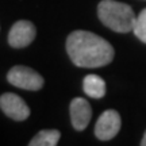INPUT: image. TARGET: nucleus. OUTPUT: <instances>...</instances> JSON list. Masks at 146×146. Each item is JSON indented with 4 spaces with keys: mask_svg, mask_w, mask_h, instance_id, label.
Listing matches in <instances>:
<instances>
[{
    "mask_svg": "<svg viewBox=\"0 0 146 146\" xmlns=\"http://www.w3.org/2000/svg\"><path fill=\"white\" fill-rule=\"evenodd\" d=\"M7 80L14 87L27 91H39L45 83L39 73L25 65H16L11 68L7 73Z\"/></svg>",
    "mask_w": 146,
    "mask_h": 146,
    "instance_id": "7ed1b4c3",
    "label": "nucleus"
},
{
    "mask_svg": "<svg viewBox=\"0 0 146 146\" xmlns=\"http://www.w3.org/2000/svg\"><path fill=\"white\" fill-rule=\"evenodd\" d=\"M133 33L135 34V36L142 41L143 43H146V8L141 11V14L137 16L135 21V26Z\"/></svg>",
    "mask_w": 146,
    "mask_h": 146,
    "instance_id": "9d476101",
    "label": "nucleus"
},
{
    "mask_svg": "<svg viewBox=\"0 0 146 146\" xmlns=\"http://www.w3.org/2000/svg\"><path fill=\"white\" fill-rule=\"evenodd\" d=\"M83 89L88 96L100 99L106 95V81L98 74H88L83 81Z\"/></svg>",
    "mask_w": 146,
    "mask_h": 146,
    "instance_id": "6e6552de",
    "label": "nucleus"
},
{
    "mask_svg": "<svg viewBox=\"0 0 146 146\" xmlns=\"http://www.w3.org/2000/svg\"><path fill=\"white\" fill-rule=\"evenodd\" d=\"M141 146H146V131H145V134H143V137H142V141H141Z\"/></svg>",
    "mask_w": 146,
    "mask_h": 146,
    "instance_id": "9b49d317",
    "label": "nucleus"
},
{
    "mask_svg": "<svg viewBox=\"0 0 146 146\" xmlns=\"http://www.w3.org/2000/svg\"><path fill=\"white\" fill-rule=\"evenodd\" d=\"M36 29L30 21H18L11 27L8 34V43L11 47L22 49L35 39Z\"/></svg>",
    "mask_w": 146,
    "mask_h": 146,
    "instance_id": "423d86ee",
    "label": "nucleus"
},
{
    "mask_svg": "<svg viewBox=\"0 0 146 146\" xmlns=\"http://www.w3.org/2000/svg\"><path fill=\"white\" fill-rule=\"evenodd\" d=\"M69 112L74 130H85L92 118V110L88 102L84 98H74L69 106Z\"/></svg>",
    "mask_w": 146,
    "mask_h": 146,
    "instance_id": "0eeeda50",
    "label": "nucleus"
},
{
    "mask_svg": "<svg viewBox=\"0 0 146 146\" xmlns=\"http://www.w3.org/2000/svg\"><path fill=\"white\" fill-rule=\"evenodd\" d=\"M66 52L78 68H100L114 60V47L98 34L76 30L66 38Z\"/></svg>",
    "mask_w": 146,
    "mask_h": 146,
    "instance_id": "f257e3e1",
    "label": "nucleus"
},
{
    "mask_svg": "<svg viewBox=\"0 0 146 146\" xmlns=\"http://www.w3.org/2000/svg\"><path fill=\"white\" fill-rule=\"evenodd\" d=\"M120 126L122 120L119 112L115 110H107L100 115L95 125V135L100 141H110L119 133Z\"/></svg>",
    "mask_w": 146,
    "mask_h": 146,
    "instance_id": "20e7f679",
    "label": "nucleus"
},
{
    "mask_svg": "<svg viewBox=\"0 0 146 146\" xmlns=\"http://www.w3.org/2000/svg\"><path fill=\"white\" fill-rule=\"evenodd\" d=\"M0 110L16 122L26 120L30 116V108L26 102L12 92H5L0 96Z\"/></svg>",
    "mask_w": 146,
    "mask_h": 146,
    "instance_id": "39448f33",
    "label": "nucleus"
},
{
    "mask_svg": "<svg viewBox=\"0 0 146 146\" xmlns=\"http://www.w3.org/2000/svg\"><path fill=\"white\" fill-rule=\"evenodd\" d=\"M100 22L115 33H130L134 30L137 16L129 4L116 0H102L98 5Z\"/></svg>",
    "mask_w": 146,
    "mask_h": 146,
    "instance_id": "f03ea898",
    "label": "nucleus"
},
{
    "mask_svg": "<svg viewBox=\"0 0 146 146\" xmlns=\"http://www.w3.org/2000/svg\"><path fill=\"white\" fill-rule=\"evenodd\" d=\"M61 138V133L58 130L50 129V130H41L36 135L33 137V139L29 142L30 146H56Z\"/></svg>",
    "mask_w": 146,
    "mask_h": 146,
    "instance_id": "1a4fd4ad",
    "label": "nucleus"
}]
</instances>
